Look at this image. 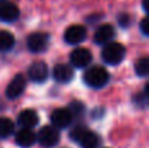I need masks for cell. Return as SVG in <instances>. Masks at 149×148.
<instances>
[{
  "mask_svg": "<svg viewBox=\"0 0 149 148\" xmlns=\"http://www.w3.org/2000/svg\"><path fill=\"white\" fill-rule=\"evenodd\" d=\"M36 138L42 147L52 148L59 143L60 135H59V131H58L56 127H54V126H45V127H42L41 130L38 131Z\"/></svg>",
  "mask_w": 149,
  "mask_h": 148,
  "instance_id": "4",
  "label": "cell"
},
{
  "mask_svg": "<svg viewBox=\"0 0 149 148\" xmlns=\"http://www.w3.org/2000/svg\"><path fill=\"white\" fill-rule=\"evenodd\" d=\"M52 76L58 83H70L73 79V68L70 64H56L52 70Z\"/></svg>",
  "mask_w": 149,
  "mask_h": 148,
  "instance_id": "13",
  "label": "cell"
},
{
  "mask_svg": "<svg viewBox=\"0 0 149 148\" xmlns=\"http://www.w3.org/2000/svg\"><path fill=\"white\" fill-rule=\"evenodd\" d=\"M135 72L137 76H141V77H145L149 73V59L147 57L140 58L135 63Z\"/></svg>",
  "mask_w": 149,
  "mask_h": 148,
  "instance_id": "18",
  "label": "cell"
},
{
  "mask_svg": "<svg viewBox=\"0 0 149 148\" xmlns=\"http://www.w3.org/2000/svg\"><path fill=\"white\" fill-rule=\"evenodd\" d=\"M143 9L145 10V12H149V7H148V0H143Z\"/></svg>",
  "mask_w": 149,
  "mask_h": 148,
  "instance_id": "22",
  "label": "cell"
},
{
  "mask_svg": "<svg viewBox=\"0 0 149 148\" xmlns=\"http://www.w3.org/2000/svg\"><path fill=\"white\" fill-rule=\"evenodd\" d=\"M140 30H141V33L144 36H148L149 34V22H148L147 17H144L141 20V22H140Z\"/></svg>",
  "mask_w": 149,
  "mask_h": 148,
  "instance_id": "21",
  "label": "cell"
},
{
  "mask_svg": "<svg viewBox=\"0 0 149 148\" xmlns=\"http://www.w3.org/2000/svg\"><path fill=\"white\" fill-rule=\"evenodd\" d=\"M17 123L22 128H31L38 123V114L31 109L22 110L17 117Z\"/></svg>",
  "mask_w": 149,
  "mask_h": 148,
  "instance_id": "15",
  "label": "cell"
},
{
  "mask_svg": "<svg viewBox=\"0 0 149 148\" xmlns=\"http://www.w3.org/2000/svg\"><path fill=\"white\" fill-rule=\"evenodd\" d=\"M0 1H5V0H0Z\"/></svg>",
  "mask_w": 149,
  "mask_h": 148,
  "instance_id": "23",
  "label": "cell"
},
{
  "mask_svg": "<svg viewBox=\"0 0 149 148\" xmlns=\"http://www.w3.org/2000/svg\"><path fill=\"white\" fill-rule=\"evenodd\" d=\"M16 144L22 148H29L31 147L37 142L36 134L31 131V128H21L15 136Z\"/></svg>",
  "mask_w": 149,
  "mask_h": 148,
  "instance_id": "14",
  "label": "cell"
},
{
  "mask_svg": "<svg viewBox=\"0 0 149 148\" xmlns=\"http://www.w3.org/2000/svg\"><path fill=\"white\" fill-rule=\"evenodd\" d=\"M50 38L45 33H33L28 37V49L31 52H42L49 47Z\"/></svg>",
  "mask_w": 149,
  "mask_h": 148,
  "instance_id": "8",
  "label": "cell"
},
{
  "mask_svg": "<svg viewBox=\"0 0 149 148\" xmlns=\"http://www.w3.org/2000/svg\"><path fill=\"white\" fill-rule=\"evenodd\" d=\"M26 88V79L22 73H18L10 80V83L8 84L7 89H5V96L9 100H15L17 97L21 96L24 91Z\"/></svg>",
  "mask_w": 149,
  "mask_h": 148,
  "instance_id": "5",
  "label": "cell"
},
{
  "mask_svg": "<svg viewBox=\"0 0 149 148\" xmlns=\"http://www.w3.org/2000/svg\"><path fill=\"white\" fill-rule=\"evenodd\" d=\"M115 37V29L113 25L103 24L100 28H97L94 33V42L98 45H106Z\"/></svg>",
  "mask_w": 149,
  "mask_h": 148,
  "instance_id": "12",
  "label": "cell"
},
{
  "mask_svg": "<svg viewBox=\"0 0 149 148\" xmlns=\"http://www.w3.org/2000/svg\"><path fill=\"white\" fill-rule=\"evenodd\" d=\"M92 52L88 49L84 47H79V49L73 50L70 55V62L73 67L76 68H85L92 63Z\"/></svg>",
  "mask_w": 149,
  "mask_h": 148,
  "instance_id": "7",
  "label": "cell"
},
{
  "mask_svg": "<svg viewBox=\"0 0 149 148\" xmlns=\"http://www.w3.org/2000/svg\"><path fill=\"white\" fill-rule=\"evenodd\" d=\"M68 109L71 110V113H72V115L74 117V115H80L84 113V105L81 104V102L76 101V102H72L71 104V106L68 108Z\"/></svg>",
  "mask_w": 149,
  "mask_h": 148,
  "instance_id": "19",
  "label": "cell"
},
{
  "mask_svg": "<svg viewBox=\"0 0 149 148\" xmlns=\"http://www.w3.org/2000/svg\"><path fill=\"white\" fill-rule=\"evenodd\" d=\"M71 138L79 143L82 148H97L100 144V136L95 133L88 130L84 126H77L71 131Z\"/></svg>",
  "mask_w": 149,
  "mask_h": 148,
  "instance_id": "2",
  "label": "cell"
},
{
  "mask_svg": "<svg viewBox=\"0 0 149 148\" xmlns=\"http://www.w3.org/2000/svg\"><path fill=\"white\" fill-rule=\"evenodd\" d=\"M86 38V29L82 25H71L64 31V41L70 45H79Z\"/></svg>",
  "mask_w": 149,
  "mask_h": 148,
  "instance_id": "9",
  "label": "cell"
},
{
  "mask_svg": "<svg viewBox=\"0 0 149 148\" xmlns=\"http://www.w3.org/2000/svg\"><path fill=\"white\" fill-rule=\"evenodd\" d=\"M15 131V123L7 117H0V139H7Z\"/></svg>",
  "mask_w": 149,
  "mask_h": 148,
  "instance_id": "16",
  "label": "cell"
},
{
  "mask_svg": "<svg viewBox=\"0 0 149 148\" xmlns=\"http://www.w3.org/2000/svg\"><path fill=\"white\" fill-rule=\"evenodd\" d=\"M101 57H102V60L106 64L116 66L126 57V49H124V46L122 43H119V42L110 41L109 43L105 45Z\"/></svg>",
  "mask_w": 149,
  "mask_h": 148,
  "instance_id": "3",
  "label": "cell"
},
{
  "mask_svg": "<svg viewBox=\"0 0 149 148\" xmlns=\"http://www.w3.org/2000/svg\"><path fill=\"white\" fill-rule=\"evenodd\" d=\"M20 17V9L13 3L4 1L0 4V20L3 22H15Z\"/></svg>",
  "mask_w": 149,
  "mask_h": 148,
  "instance_id": "11",
  "label": "cell"
},
{
  "mask_svg": "<svg viewBox=\"0 0 149 148\" xmlns=\"http://www.w3.org/2000/svg\"><path fill=\"white\" fill-rule=\"evenodd\" d=\"M15 46V37L8 30H0V51H9Z\"/></svg>",
  "mask_w": 149,
  "mask_h": 148,
  "instance_id": "17",
  "label": "cell"
},
{
  "mask_svg": "<svg viewBox=\"0 0 149 148\" xmlns=\"http://www.w3.org/2000/svg\"><path fill=\"white\" fill-rule=\"evenodd\" d=\"M130 21H131V17H130L127 13H122V15L118 17V22L120 24L123 28H127L128 25H131V22H130Z\"/></svg>",
  "mask_w": 149,
  "mask_h": 148,
  "instance_id": "20",
  "label": "cell"
},
{
  "mask_svg": "<svg viewBox=\"0 0 149 148\" xmlns=\"http://www.w3.org/2000/svg\"><path fill=\"white\" fill-rule=\"evenodd\" d=\"M28 75L30 77V80L34 81V83H43V81L47 80V76H49L47 64L43 62H34L29 67Z\"/></svg>",
  "mask_w": 149,
  "mask_h": 148,
  "instance_id": "10",
  "label": "cell"
},
{
  "mask_svg": "<svg viewBox=\"0 0 149 148\" xmlns=\"http://www.w3.org/2000/svg\"><path fill=\"white\" fill-rule=\"evenodd\" d=\"M84 83L90 88H102L110 80V73L101 66H94L85 71L84 73Z\"/></svg>",
  "mask_w": 149,
  "mask_h": 148,
  "instance_id": "1",
  "label": "cell"
},
{
  "mask_svg": "<svg viewBox=\"0 0 149 148\" xmlns=\"http://www.w3.org/2000/svg\"><path fill=\"white\" fill-rule=\"evenodd\" d=\"M73 115L68 108H59L54 110L51 114V122L52 126L56 128H65L72 123Z\"/></svg>",
  "mask_w": 149,
  "mask_h": 148,
  "instance_id": "6",
  "label": "cell"
}]
</instances>
